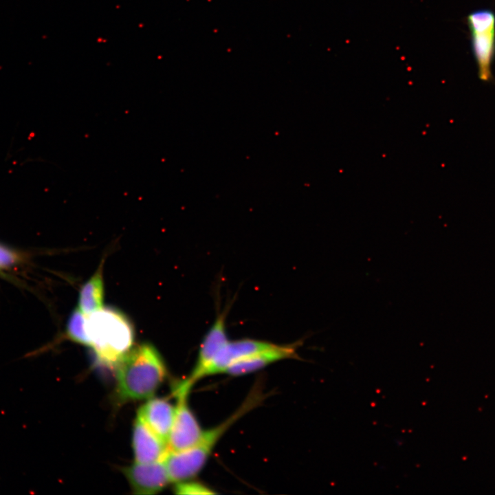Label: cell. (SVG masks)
Instances as JSON below:
<instances>
[{"instance_id":"cell-1","label":"cell","mask_w":495,"mask_h":495,"mask_svg":"<svg viewBox=\"0 0 495 495\" xmlns=\"http://www.w3.org/2000/svg\"><path fill=\"white\" fill-rule=\"evenodd\" d=\"M116 368V393L122 402L151 398L167 375L162 356L149 343L133 347Z\"/></svg>"},{"instance_id":"cell-2","label":"cell","mask_w":495,"mask_h":495,"mask_svg":"<svg viewBox=\"0 0 495 495\" xmlns=\"http://www.w3.org/2000/svg\"><path fill=\"white\" fill-rule=\"evenodd\" d=\"M86 331L89 346L104 366L116 367L133 348V326L116 309L103 307L87 316Z\"/></svg>"},{"instance_id":"cell-3","label":"cell","mask_w":495,"mask_h":495,"mask_svg":"<svg viewBox=\"0 0 495 495\" xmlns=\"http://www.w3.org/2000/svg\"><path fill=\"white\" fill-rule=\"evenodd\" d=\"M259 397L252 393L226 420L212 428L204 430L199 441L194 446L177 452L168 451L162 461L170 482L177 483L196 476L204 466L221 437L233 423L256 405Z\"/></svg>"},{"instance_id":"cell-4","label":"cell","mask_w":495,"mask_h":495,"mask_svg":"<svg viewBox=\"0 0 495 495\" xmlns=\"http://www.w3.org/2000/svg\"><path fill=\"white\" fill-rule=\"evenodd\" d=\"M192 384L188 378L177 383L173 389L177 403L172 428L168 440V450L177 452L188 449L197 443L204 430L188 405V394Z\"/></svg>"},{"instance_id":"cell-5","label":"cell","mask_w":495,"mask_h":495,"mask_svg":"<svg viewBox=\"0 0 495 495\" xmlns=\"http://www.w3.org/2000/svg\"><path fill=\"white\" fill-rule=\"evenodd\" d=\"M467 21L478 77L489 81L495 55V14L490 10H476L468 16Z\"/></svg>"},{"instance_id":"cell-6","label":"cell","mask_w":495,"mask_h":495,"mask_svg":"<svg viewBox=\"0 0 495 495\" xmlns=\"http://www.w3.org/2000/svg\"><path fill=\"white\" fill-rule=\"evenodd\" d=\"M122 471L133 493L137 494L159 493L170 483L162 460L149 463L135 462Z\"/></svg>"},{"instance_id":"cell-7","label":"cell","mask_w":495,"mask_h":495,"mask_svg":"<svg viewBox=\"0 0 495 495\" xmlns=\"http://www.w3.org/2000/svg\"><path fill=\"white\" fill-rule=\"evenodd\" d=\"M275 344L253 339L228 341L205 370L203 377L224 371L233 363L255 353L267 349Z\"/></svg>"},{"instance_id":"cell-8","label":"cell","mask_w":495,"mask_h":495,"mask_svg":"<svg viewBox=\"0 0 495 495\" xmlns=\"http://www.w3.org/2000/svg\"><path fill=\"white\" fill-rule=\"evenodd\" d=\"M225 316L224 313L218 316L204 338L199 350L196 364L192 373L188 377L192 384L203 377L205 370L219 351L229 341L226 329Z\"/></svg>"},{"instance_id":"cell-9","label":"cell","mask_w":495,"mask_h":495,"mask_svg":"<svg viewBox=\"0 0 495 495\" xmlns=\"http://www.w3.org/2000/svg\"><path fill=\"white\" fill-rule=\"evenodd\" d=\"M175 407L165 397L148 399L138 411V417L164 442L168 440L172 428Z\"/></svg>"},{"instance_id":"cell-10","label":"cell","mask_w":495,"mask_h":495,"mask_svg":"<svg viewBox=\"0 0 495 495\" xmlns=\"http://www.w3.org/2000/svg\"><path fill=\"white\" fill-rule=\"evenodd\" d=\"M298 343L290 345L274 344L271 348L247 356L230 365L223 372L230 375H242L261 369L274 362L298 357Z\"/></svg>"},{"instance_id":"cell-11","label":"cell","mask_w":495,"mask_h":495,"mask_svg":"<svg viewBox=\"0 0 495 495\" xmlns=\"http://www.w3.org/2000/svg\"><path fill=\"white\" fill-rule=\"evenodd\" d=\"M132 445L135 461L140 463L161 461L168 452L167 443L162 441L138 416L133 428Z\"/></svg>"},{"instance_id":"cell-12","label":"cell","mask_w":495,"mask_h":495,"mask_svg":"<svg viewBox=\"0 0 495 495\" xmlns=\"http://www.w3.org/2000/svg\"><path fill=\"white\" fill-rule=\"evenodd\" d=\"M102 265L82 285L78 297V308L86 316L103 308L104 282Z\"/></svg>"},{"instance_id":"cell-13","label":"cell","mask_w":495,"mask_h":495,"mask_svg":"<svg viewBox=\"0 0 495 495\" xmlns=\"http://www.w3.org/2000/svg\"><path fill=\"white\" fill-rule=\"evenodd\" d=\"M86 322L87 316L78 307L75 309L67 320L66 335L70 340L89 346Z\"/></svg>"},{"instance_id":"cell-14","label":"cell","mask_w":495,"mask_h":495,"mask_svg":"<svg viewBox=\"0 0 495 495\" xmlns=\"http://www.w3.org/2000/svg\"><path fill=\"white\" fill-rule=\"evenodd\" d=\"M175 493L177 494H214L215 492L208 486L196 481H184L177 483L175 486Z\"/></svg>"},{"instance_id":"cell-15","label":"cell","mask_w":495,"mask_h":495,"mask_svg":"<svg viewBox=\"0 0 495 495\" xmlns=\"http://www.w3.org/2000/svg\"><path fill=\"white\" fill-rule=\"evenodd\" d=\"M16 255L0 245V268L10 266L16 261Z\"/></svg>"}]
</instances>
